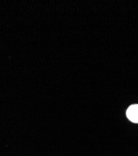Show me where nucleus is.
Listing matches in <instances>:
<instances>
[{
	"label": "nucleus",
	"mask_w": 138,
	"mask_h": 156,
	"mask_svg": "<svg viewBox=\"0 0 138 156\" xmlns=\"http://www.w3.org/2000/svg\"><path fill=\"white\" fill-rule=\"evenodd\" d=\"M126 115L131 121L138 123V105L131 106L127 110Z\"/></svg>",
	"instance_id": "nucleus-1"
}]
</instances>
